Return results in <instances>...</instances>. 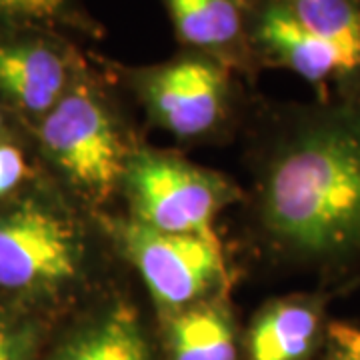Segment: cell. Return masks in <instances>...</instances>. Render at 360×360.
<instances>
[{
    "label": "cell",
    "instance_id": "2",
    "mask_svg": "<svg viewBox=\"0 0 360 360\" xmlns=\"http://www.w3.org/2000/svg\"><path fill=\"white\" fill-rule=\"evenodd\" d=\"M86 58L37 129L42 153L66 186L86 206H101L120 191L139 144L129 132L115 78Z\"/></svg>",
    "mask_w": 360,
    "mask_h": 360
},
{
    "label": "cell",
    "instance_id": "13",
    "mask_svg": "<svg viewBox=\"0 0 360 360\" xmlns=\"http://www.w3.org/2000/svg\"><path fill=\"white\" fill-rule=\"evenodd\" d=\"M284 2L314 37L328 42L338 52L345 66V77L360 72V0Z\"/></svg>",
    "mask_w": 360,
    "mask_h": 360
},
{
    "label": "cell",
    "instance_id": "7",
    "mask_svg": "<svg viewBox=\"0 0 360 360\" xmlns=\"http://www.w3.org/2000/svg\"><path fill=\"white\" fill-rule=\"evenodd\" d=\"M65 32L34 25H0V106L39 122L86 65Z\"/></svg>",
    "mask_w": 360,
    "mask_h": 360
},
{
    "label": "cell",
    "instance_id": "11",
    "mask_svg": "<svg viewBox=\"0 0 360 360\" xmlns=\"http://www.w3.org/2000/svg\"><path fill=\"white\" fill-rule=\"evenodd\" d=\"M54 360H153V350L139 310L110 298L89 312Z\"/></svg>",
    "mask_w": 360,
    "mask_h": 360
},
{
    "label": "cell",
    "instance_id": "9",
    "mask_svg": "<svg viewBox=\"0 0 360 360\" xmlns=\"http://www.w3.org/2000/svg\"><path fill=\"white\" fill-rule=\"evenodd\" d=\"M184 51L200 52L240 78L255 80L258 68L248 49L250 0H160Z\"/></svg>",
    "mask_w": 360,
    "mask_h": 360
},
{
    "label": "cell",
    "instance_id": "8",
    "mask_svg": "<svg viewBox=\"0 0 360 360\" xmlns=\"http://www.w3.org/2000/svg\"><path fill=\"white\" fill-rule=\"evenodd\" d=\"M248 49L258 70H288L309 82L316 98H324L345 77L338 52L314 37L284 0H250Z\"/></svg>",
    "mask_w": 360,
    "mask_h": 360
},
{
    "label": "cell",
    "instance_id": "5",
    "mask_svg": "<svg viewBox=\"0 0 360 360\" xmlns=\"http://www.w3.org/2000/svg\"><path fill=\"white\" fill-rule=\"evenodd\" d=\"M120 191L130 219L168 234L198 236L219 248L214 220L245 196L229 176L141 144L130 156Z\"/></svg>",
    "mask_w": 360,
    "mask_h": 360
},
{
    "label": "cell",
    "instance_id": "15",
    "mask_svg": "<svg viewBox=\"0 0 360 360\" xmlns=\"http://www.w3.org/2000/svg\"><path fill=\"white\" fill-rule=\"evenodd\" d=\"M34 338V328L28 322L0 314V360H26Z\"/></svg>",
    "mask_w": 360,
    "mask_h": 360
},
{
    "label": "cell",
    "instance_id": "12",
    "mask_svg": "<svg viewBox=\"0 0 360 360\" xmlns=\"http://www.w3.org/2000/svg\"><path fill=\"white\" fill-rule=\"evenodd\" d=\"M170 360H236L234 322L224 296L168 316Z\"/></svg>",
    "mask_w": 360,
    "mask_h": 360
},
{
    "label": "cell",
    "instance_id": "17",
    "mask_svg": "<svg viewBox=\"0 0 360 360\" xmlns=\"http://www.w3.org/2000/svg\"><path fill=\"white\" fill-rule=\"evenodd\" d=\"M28 174L25 153L13 142L0 141V198L13 194Z\"/></svg>",
    "mask_w": 360,
    "mask_h": 360
},
{
    "label": "cell",
    "instance_id": "1",
    "mask_svg": "<svg viewBox=\"0 0 360 360\" xmlns=\"http://www.w3.org/2000/svg\"><path fill=\"white\" fill-rule=\"evenodd\" d=\"M262 115L255 246L276 269L347 288L360 276V72L338 78L324 98Z\"/></svg>",
    "mask_w": 360,
    "mask_h": 360
},
{
    "label": "cell",
    "instance_id": "3",
    "mask_svg": "<svg viewBox=\"0 0 360 360\" xmlns=\"http://www.w3.org/2000/svg\"><path fill=\"white\" fill-rule=\"evenodd\" d=\"M92 270V232L68 208L28 198L0 212V290L60 298L89 288Z\"/></svg>",
    "mask_w": 360,
    "mask_h": 360
},
{
    "label": "cell",
    "instance_id": "14",
    "mask_svg": "<svg viewBox=\"0 0 360 360\" xmlns=\"http://www.w3.org/2000/svg\"><path fill=\"white\" fill-rule=\"evenodd\" d=\"M0 25L44 26L92 40L106 34L82 0H0Z\"/></svg>",
    "mask_w": 360,
    "mask_h": 360
},
{
    "label": "cell",
    "instance_id": "6",
    "mask_svg": "<svg viewBox=\"0 0 360 360\" xmlns=\"http://www.w3.org/2000/svg\"><path fill=\"white\" fill-rule=\"evenodd\" d=\"M101 224L118 252L139 272L165 321L222 296L231 286L224 250L198 236L160 232L129 214L106 217Z\"/></svg>",
    "mask_w": 360,
    "mask_h": 360
},
{
    "label": "cell",
    "instance_id": "10",
    "mask_svg": "<svg viewBox=\"0 0 360 360\" xmlns=\"http://www.w3.org/2000/svg\"><path fill=\"white\" fill-rule=\"evenodd\" d=\"M333 296L335 290L316 288L266 302L246 336L248 360H310L324 350Z\"/></svg>",
    "mask_w": 360,
    "mask_h": 360
},
{
    "label": "cell",
    "instance_id": "16",
    "mask_svg": "<svg viewBox=\"0 0 360 360\" xmlns=\"http://www.w3.org/2000/svg\"><path fill=\"white\" fill-rule=\"evenodd\" d=\"M324 360H360V326L330 322L324 342Z\"/></svg>",
    "mask_w": 360,
    "mask_h": 360
},
{
    "label": "cell",
    "instance_id": "4",
    "mask_svg": "<svg viewBox=\"0 0 360 360\" xmlns=\"http://www.w3.org/2000/svg\"><path fill=\"white\" fill-rule=\"evenodd\" d=\"M89 56L139 103L150 124L179 141L212 136L240 101V77L200 52L182 49L168 60L144 66Z\"/></svg>",
    "mask_w": 360,
    "mask_h": 360
}]
</instances>
